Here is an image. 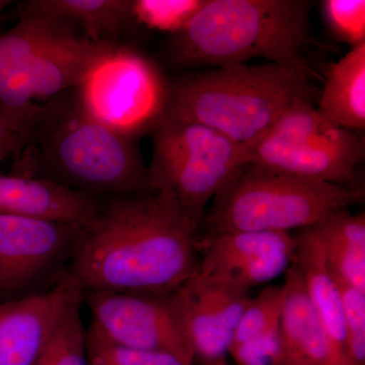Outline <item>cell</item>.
Masks as SVG:
<instances>
[{
  "label": "cell",
  "instance_id": "7402d4cb",
  "mask_svg": "<svg viewBox=\"0 0 365 365\" xmlns=\"http://www.w3.org/2000/svg\"><path fill=\"white\" fill-rule=\"evenodd\" d=\"M88 365H194L195 360L170 352L137 349L112 342L95 327L86 330Z\"/></svg>",
  "mask_w": 365,
  "mask_h": 365
},
{
  "label": "cell",
  "instance_id": "83f0119b",
  "mask_svg": "<svg viewBox=\"0 0 365 365\" xmlns=\"http://www.w3.org/2000/svg\"><path fill=\"white\" fill-rule=\"evenodd\" d=\"M31 120L0 107V163L14 157L29 138Z\"/></svg>",
  "mask_w": 365,
  "mask_h": 365
},
{
  "label": "cell",
  "instance_id": "6da1fadb",
  "mask_svg": "<svg viewBox=\"0 0 365 365\" xmlns=\"http://www.w3.org/2000/svg\"><path fill=\"white\" fill-rule=\"evenodd\" d=\"M197 232L168 192L108 197L67 271L83 290L170 294L198 271Z\"/></svg>",
  "mask_w": 365,
  "mask_h": 365
},
{
  "label": "cell",
  "instance_id": "8992f818",
  "mask_svg": "<svg viewBox=\"0 0 365 365\" xmlns=\"http://www.w3.org/2000/svg\"><path fill=\"white\" fill-rule=\"evenodd\" d=\"M364 199V188H348L247 163L212 199L202 225L205 232H289L316 225Z\"/></svg>",
  "mask_w": 365,
  "mask_h": 365
},
{
  "label": "cell",
  "instance_id": "4316f807",
  "mask_svg": "<svg viewBox=\"0 0 365 365\" xmlns=\"http://www.w3.org/2000/svg\"><path fill=\"white\" fill-rule=\"evenodd\" d=\"M228 353L237 365H281L282 339L280 323L252 339L230 346Z\"/></svg>",
  "mask_w": 365,
  "mask_h": 365
},
{
  "label": "cell",
  "instance_id": "f1b7e54d",
  "mask_svg": "<svg viewBox=\"0 0 365 365\" xmlns=\"http://www.w3.org/2000/svg\"><path fill=\"white\" fill-rule=\"evenodd\" d=\"M11 4V1H7V0H0V16L2 13L6 11L7 6Z\"/></svg>",
  "mask_w": 365,
  "mask_h": 365
},
{
  "label": "cell",
  "instance_id": "f546056e",
  "mask_svg": "<svg viewBox=\"0 0 365 365\" xmlns=\"http://www.w3.org/2000/svg\"><path fill=\"white\" fill-rule=\"evenodd\" d=\"M200 365H230L227 364V360L225 359H220L216 360V361L212 362H208V364H202Z\"/></svg>",
  "mask_w": 365,
  "mask_h": 365
},
{
  "label": "cell",
  "instance_id": "d6986e66",
  "mask_svg": "<svg viewBox=\"0 0 365 365\" xmlns=\"http://www.w3.org/2000/svg\"><path fill=\"white\" fill-rule=\"evenodd\" d=\"M317 110L334 126L352 132L365 128V44L329 68Z\"/></svg>",
  "mask_w": 365,
  "mask_h": 365
},
{
  "label": "cell",
  "instance_id": "5b68a950",
  "mask_svg": "<svg viewBox=\"0 0 365 365\" xmlns=\"http://www.w3.org/2000/svg\"><path fill=\"white\" fill-rule=\"evenodd\" d=\"M19 18L0 35V107L32 120L41 105L78 86L117 44L91 41L63 21Z\"/></svg>",
  "mask_w": 365,
  "mask_h": 365
},
{
  "label": "cell",
  "instance_id": "3957f363",
  "mask_svg": "<svg viewBox=\"0 0 365 365\" xmlns=\"http://www.w3.org/2000/svg\"><path fill=\"white\" fill-rule=\"evenodd\" d=\"M316 95L309 66L267 62L213 67L170 83L165 119L203 125L248 148L290 106Z\"/></svg>",
  "mask_w": 365,
  "mask_h": 365
},
{
  "label": "cell",
  "instance_id": "2e32d148",
  "mask_svg": "<svg viewBox=\"0 0 365 365\" xmlns=\"http://www.w3.org/2000/svg\"><path fill=\"white\" fill-rule=\"evenodd\" d=\"M100 198L44 180L0 175V215H26L59 222L91 223Z\"/></svg>",
  "mask_w": 365,
  "mask_h": 365
},
{
  "label": "cell",
  "instance_id": "9c48e42d",
  "mask_svg": "<svg viewBox=\"0 0 365 365\" xmlns=\"http://www.w3.org/2000/svg\"><path fill=\"white\" fill-rule=\"evenodd\" d=\"M74 91L81 111L134 140L155 131L165 120L170 83L155 62L116 45L96 62Z\"/></svg>",
  "mask_w": 365,
  "mask_h": 365
},
{
  "label": "cell",
  "instance_id": "277c9868",
  "mask_svg": "<svg viewBox=\"0 0 365 365\" xmlns=\"http://www.w3.org/2000/svg\"><path fill=\"white\" fill-rule=\"evenodd\" d=\"M313 6L309 0H207L170 41L167 58L185 69L245 64L255 58L307 66L302 53L312 42Z\"/></svg>",
  "mask_w": 365,
  "mask_h": 365
},
{
  "label": "cell",
  "instance_id": "30bf717a",
  "mask_svg": "<svg viewBox=\"0 0 365 365\" xmlns=\"http://www.w3.org/2000/svg\"><path fill=\"white\" fill-rule=\"evenodd\" d=\"M86 223L0 215V302L35 294L66 270Z\"/></svg>",
  "mask_w": 365,
  "mask_h": 365
},
{
  "label": "cell",
  "instance_id": "9a60e30c",
  "mask_svg": "<svg viewBox=\"0 0 365 365\" xmlns=\"http://www.w3.org/2000/svg\"><path fill=\"white\" fill-rule=\"evenodd\" d=\"M283 284L287 294L280 319L281 365H347L317 316L294 260Z\"/></svg>",
  "mask_w": 365,
  "mask_h": 365
},
{
  "label": "cell",
  "instance_id": "44dd1931",
  "mask_svg": "<svg viewBox=\"0 0 365 365\" xmlns=\"http://www.w3.org/2000/svg\"><path fill=\"white\" fill-rule=\"evenodd\" d=\"M83 304V294L72 300L32 365H88Z\"/></svg>",
  "mask_w": 365,
  "mask_h": 365
},
{
  "label": "cell",
  "instance_id": "7c38bea8",
  "mask_svg": "<svg viewBox=\"0 0 365 365\" xmlns=\"http://www.w3.org/2000/svg\"><path fill=\"white\" fill-rule=\"evenodd\" d=\"M198 273L249 290L287 273L295 256L294 235L285 232H205Z\"/></svg>",
  "mask_w": 365,
  "mask_h": 365
},
{
  "label": "cell",
  "instance_id": "ffe728a7",
  "mask_svg": "<svg viewBox=\"0 0 365 365\" xmlns=\"http://www.w3.org/2000/svg\"><path fill=\"white\" fill-rule=\"evenodd\" d=\"M336 279L365 292V216L348 209L311 225Z\"/></svg>",
  "mask_w": 365,
  "mask_h": 365
},
{
  "label": "cell",
  "instance_id": "8fae6325",
  "mask_svg": "<svg viewBox=\"0 0 365 365\" xmlns=\"http://www.w3.org/2000/svg\"><path fill=\"white\" fill-rule=\"evenodd\" d=\"M91 325L112 342L194 359L169 294L83 290Z\"/></svg>",
  "mask_w": 365,
  "mask_h": 365
},
{
  "label": "cell",
  "instance_id": "cb8c5ba5",
  "mask_svg": "<svg viewBox=\"0 0 365 365\" xmlns=\"http://www.w3.org/2000/svg\"><path fill=\"white\" fill-rule=\"evenodd\" d=\"M285 294L284 284L275 285L266 287L257 295L256 299H251L235 329L230 346L252 339L280 323Z\"/></svg>",
  "mask_w": 365,
  "mask_h": 365
},
{
  "label": "cell",
  "instance_id": "7a4b0ae2",
  "mask_svg": "<svg viewBox=\"0 0 365 365\" xmlns=\"http://www.w3.org/2000/svg\"><path fill=\"white\" fill-rule=\"evenodd\" d=\"M66 93L41 105L34 114L28 140L13 157V175L98 198L150 192L148 168L133 140L91 119L74 93Z\"/></svg>",
  "mask_w": 365,
  "mask_h": 365
},
{
  "label": "cell",
  "instance_id": "603a6c76",
  "mask_svg": "<svg viewBox=\"0 0 365 365\" xmlns=\"http://www.w3.org/2000/svg\"><path fill=\"white\" fill-rule=\"evenodd\" d=\"M207 0H132L131 19L150 30L182 32Z\"/></svg>",
  "mask_w": 365,
  "mask_h": 365
},
{
  "label": "cell",
  "instance_id": "d4e9b609",
  "mask_svg": "<svg viewBox=\"0 0 365 365\" xmlns=\"http://www.w3.org/2000/svg\"><path fill=\"white\" fill-rule=\"evenodd\" d=\"M336 282L342 302L348 361L350 365H365V292L342 281Z\"/></svg>",
  "mask_w": 365,
  "mask_h": 365
},
{
  "label": "cell",
  "instance_id": "52a82bcc",
  "mask_svg": "<svg viewBox=\"0 0 365 365\" xmlns=\"http://www.w3.org/2000/svg\"><path fill=\"white\" fill-rule=\"evenodd\" d=\"M153 134L150 192L172 194L197 230L206 206L249 163L245 146L203 125L165 119Z\"/></svg>",
  "mask_w": 365,
  "mask_h": 365
},
{
  "label": "cell",
  "instance_id": "5bb4252c",
  "mask_svg": "<svg viewBox=\"0 0 365 365\" xmlns=\"http://www.w3.org/2000/svg\"><path fill=\"white\" fill-rule=\"evenodd\" d=\"M83 292L66 269L47 290L0 302V365H32L62 314Z\"/></svg>",
  "mask_w": 365,
  "mask_h": 365
},
{
  "label": "cell",
  "instance_id": "484cf974",
  "mask_svg": "<svg viewBox=\"0 0 365 365\" xmlns=\"http://www.w3.org/2000/svg\"><path fill=\"white\" fill-rule=\"evenodd\" d=\"M323 16L336 39L353 48L365 44L364 0H325Z\"/></svg>",
  "mask_w": 365,
  "mask_h": 365
},
{
  "label": "cell",
  "instance_id": "ba28073f",
  "mask_svg": "<svg viewBox=\"0 0 365 365\" xmlns=\"http://www.w3.org/2000/svg\"><path fill=\"white\" fill-rule=\"evenodd\" d=\"M247 151L249 163L307 179L361 188L357 168L364 158V137L327 121L312 100H299L290 106Z\"/></svg>",
  "mask_w": 365,
  "mask_h": 365
},
{
  "label": "cell",
  "instance_id": "e0dca14e",
  "mask_svg": "<svg viewBox=\"0 0 365 365\" xmlns=\"http://www.w3.org/2000/svg\"><path fill=\"white\" fill-rule=\"evenodd\" d=\"M294 261L299 266L307 297L341 359L350 365L346 353L344 319L339 287L325 254L311 227L299 230Z\"/></svg>",
  "mask_w": 365,
  "mask_h": 365
},
{
  "label": "cell",
  "instance_id": "4fadbf2b",
  "mask_svg": "<svg viewBox=\"0 0 365 365\" xmlns=\"http://www.w3.org/2000/svg\"><path fill=\"white\" fill-rule=\"evenodd\" d=\"M169 295L194 359L200 364L225 359L242 314L251 302L249 290L197 271Z\"/></svg>",
  "mask_w": 365,
  "mask_h": 365
},
{
  "label": "cell",
  "instance_id": "ac0fdd59",
  "mask_svg": "<svg viewBox=\"0 0 365 365\" xmlns=\"http://www.w3.org/2000/svg\"><path fill=\"white\" fill-rule=\"evenodd\" d=\"M37 16L68 24L98 43L116 44L131 19V0H29L19 16Z\"/></svg>",
  "mask_w": 365,
  "mask_h": 365
}]
</instances>
